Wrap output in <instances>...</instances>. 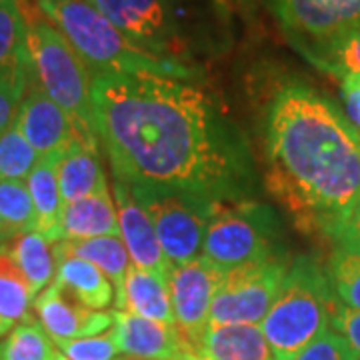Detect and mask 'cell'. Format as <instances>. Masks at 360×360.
<instances>
[{
    "mask_svg": "<svg viewBox=\"0 0 360 360\" xmlns=\"http://www.w3.org/2000/svg\"><path fill=\"white\" fill-rule=\"evenodd\" d=\"M96 136L118 182L224 202L245 176L243 146L202 90L158 72L92 75Z\"/></svg>",
    "mask_w": 360,
    "mask_h": 360,
    "instance_id": "6da1fadb",
    "label": "cell"
},
{
    "mask_svg": "<svg viewBox=\"0 0 360 360\" xmlns=\"http://www.w3.org/2000/svg\"><path fill=\"white\" fill-rule=\"evenodd\" d=\"M39 160V153L26 141L18 122L0 136V180L26 182Z\"/></svg>",
    "mask_w": 360,
    "mask_h": 360,
    "instance_id": "f1b7e54d",
    "label": "cell"
},
{
    "mask_svg": "<svg viewBox=\"0 0 360 360\" xmlns=\"http://www.w3.org/2000/svg\"><path fill=\"white\" fill-rule=\"evenodd\" d=\"M16 122L39 156L68 153L80 141L98 142L96 136H90L89 132L80 129L75 118L49 98L44 90L32 80L28 84Z\"/></svg>",
    "mask_w": 360,
    "mask_h": 360,
    "instance_id": "8fae6325",
    "label": "cell"
},
{
    "mask_svg": "<svg viewBox=\"0 0 360 360\" xmlns=\"http://www.w3.org/2000/svg\"><path fill=\"white\" fill-rule=\"evenodd\" d=\"M65 155L66 153H54V155L40 156L39 165L26 180L37 212V232H40L51 243L63 240L65 200L60 194L58 167Z\"/></svg>",
    "mask_w": 360,
    "mask_h": 360,
    "instance_id": "2e32d148",
    "label": "cell"
},
{
    "mask_svg": "<svg viewBox=\"0 0 360 360\" xmlns=\"http://www.w3.org/2000/svg\"><path fill=\"white\" fill-rule=\"evenodd\" d=\"M37 231V212L26 182L0 180V246Z\"/></svg>",
    "mask_w": 360,
    "mask_h": 360,
    "instance_id": "cb8c5ba5",
    "label": "cell"
},
{
    "mask_svg": "<svg viewBox=\"0 0 360 360\" xmlns=\"http://www.w3.org/2000/svg\"><path fill=\"white\" fill-rule=\"evenodd\" d=\"M116 210H118V224H120V238L129 250L130 260L134 266L146 270H155L160 274L170 276L172 264L165 255L158 243L155 224L146 208L136 200L129 184L115 182Z\"/></svg>",
    "mask_w": 360,
    "mask_h": 360,
    "instance_id": "9a60e30c",
    "label": "cell"
},
{
    "mask_svg": "<svg viewBox=\"0 0 360 360\" xmlns=\"http://www.w3.org/2000/svg\"><path fill=\"white\" fill-rule=\"evenodd\" d=\"M335 298L326 274L312 260L290 264L281 295L260 324L276 360H295L330 328Z\"/></svg>",
    "mask_w": 360,
    "mask_h": 360,
    "instance_id": "277c9868",
    "label": "cell"
},
{
    "mask_svg": "<svg viewBox=\"0 0 360 360\" xmlns=\"http://www.w3.org/2000/svg\"><path fill=\"white\" fill-rule=\"evenodd\" d=\"M314 63L342 78H360V30L321 52Z\"/></svg>",
    "mask_w": 360,
    "mask_h": 360,
    "instance_id": "4dcf8cb0",
    "label": "cell"
},
{
    "mask_svg": "<svg viewBox=\"0 0 360 360\" xmlns=\"http://www.w3.org/2000/svg\"><path fill=\"white\" fill-rule=\"evenodd\" d=\"M30 80L44 90L80 129L96 136L92 110V70L44 13L28 22ZM98 139V136H96Z\"/></svg>",
    "mask_w": 360,
    "mask_h": 360,
    "instance_id": "5b68a950",
    "label": "cell"
},
{
    "mask_svg": "<svg viewBox=\"0 0 360 360\" xmlns=\"http://www.w3.org/2000/svg\"><path fill=\"white\" fill-rule=\"evenodd\" d=\"M30 84V65L0 72V136L13 127Z\"/></svg>",
    "mask_w": 360,
    "mask_h": 360,
    "instance_id": "f546056e",
    "label": "cell"
},
{
    "mask_svg": "<svg viewBox=\"0 0 360 360\" xmlns=\"http://www.w3.org/2000/svg\"><path fill=\"white\" fill-rule=\"evenodd\" d=\"M180 360H212L205 356V354H198V352H191V354H186V356H182Z\"/></svg>",
    "mask_w": 360,
    "mask_h": 360,
    "instance_id": "74e56055",
    "label": "cell"
},
{
    "mask_svg": "<svg viewBox=\"0 0 360 360\" xmlns=\"http://www.w3.org/2000/svg\"><path fill=\"white\" fill-rule=\"evenodd\" d=\"M288 264L278 258L250 262L229 270L214 296L210 324H262L288 276Z\"/></svg>",
    "mask_w": 360,
    "mask_h": 360,
    "instance_id": "ba28073f",
    "label": "cell"
},
{
    "mask_svg": "<svg viewBox=\"0 0 360 360\" xmlns=\"http://www.w3.org/2000/svg\"><path fill=\"white\" fill-rule=\"evenodd\" d=\"M202 354L212 360H276L258 324H210Z\"/></svg>",
    "mask_w": 360,
    "mask_h": 360,
    "instance_id": "44dd1931",
    "label": "cell"
},
{
    "mask_svg": "<svg viewBox=\"0 0 360 360\" xmlns=\"http://www.w3.org/2000/svg\"><path fill=\"white\" fill-rule=\"evenodd\" d=\"M13 328H14L13 322H8L6 319H2V316H0V338H2L4 335H8Z\"/></svg>",
    "mask_w": 360,
    "mask_h": 360,
    "instance_id": "8d00e7d4",
    "label": "cell"
},
{
    "mask_svg": "<svg viewBox=\"0 0 360 360\" xmlns=\"http://www.w3.org/2000/svg\"><path fill=\"white\" fill-rule=\"evenodd\" d=\"M37 2H49V0H37Z\"/></svg>",
    "mask_w": 360,
    "mask_h": 360,
    "instance_id": "ab89813d",
    "label": "cell"
},
{
    "mask_svg": "<svg viewBox=\"0 0 360 360\" xmlns=\"http://www.w3.org/2000/svg\"><path fill=\"white\" fill-rule=\"evenodd\" d=\"M58 182L65 205L90 194L106 193L108 182L98 156V142H77L60 160Z\"/></svg>",
    "mask_w": 360,
    "mask_h": 360,
    "instance_id": "d6986e66",
    "label": "cell"
},
{
    "mask_svg": "<svg viewBox=\"0 0 360 360\" xmlns=\"http://www.w3.org/2000/svg\"><path fill=\"white\" fill-rule=\"evenodd\" d=\"M202 257L224 272L274 258L266 212L255 205L217 202L206 226Z\"/></svg>",
    "mask_w": 360,
    "mask_h": 360,
    "instance_id": "52a82bcc",
    "label": "cell"
},
{
    "mask_svg": "<svg viewBox=\"0 0 360 360\" xmlns=\"http://www.w3.org/2000/svg\"><path fill=\"white\" fill-rule=\"evenodd\" d=\"M11 257L22 270L30 288L39 296L56 278V252L54 243L44 238L40 232H28L6 245Z\"/></svg>",
    "mask_w": 360,
    "mask_h": 360,
    "instance_id": "603a6c76",
    "label": "cell"
},
{
    "mask_svg": "<svg viewBox=\"0 0 360 360\" xmlns=\"http://www.w3.org/2000/svg\"><path fill=\"white\" fill-rule=\"evenodd\" d=\"M226 272L205 257L188 264L172 266L170 295L180 335L194 352L202 354L205 335L210 326V310Z\"/></svg>",
    "mask_w": 360,
    "mask_h": 360,
    "instance_id": "30bf717a",
    "label": "cell"
},
{
    "mask_svg": "<svg viewBox=\"0 0 360 360\" xmlns=\"http://www.w3.org/2000/svg\"><path fill=\"white\" fill-rule=\"evenodd\" d=\"M40 11L77 49L92 75L98 72H158L186 77L176 60L158 56L134 44L90 0H49Z\"/></svg>",
    "mask_w": 360,
    "mask_h": 360,
    "instance_id": "3957f363",
    "label": "cell"
},
{
    "mask_svg": "<svg viewBox=\"0 0 360 360\" xmlns=\"http://www.w3.org/2000/svg\"><path fill=\"white\" fill-rule=\"evenodd\" d=\"M116 309L150 321L176 324L170 295V276L132 264L124 278V295Z\"/></svg>",
    "mask_w": 360,
    "mask_h": 360,
    "instance_id": "e0dca14e",
    "label": "cell"
},
{
    "mask_svg": "<svg viewBox=\"0 0 360 360\" xmlns=\"http://www.w3.org/2000/svg\"><path fill=\"white\" fill-rule=\"evenodd\" d=\"M333 238L338 246L352 248V250L360 252V198L356 200V205L348 210L347 217L340 220Z\"/></svg>",
    "mask_w": 360,
    "mask_h": 360,
    "instance_id": "e575fe53",
    "label": "cell"
},
{
    "mask_svg": "<svg viewBox=\"0 0 360 360\" xmlns=\"http://www.w3.org/2000/svg\"><path fill=\"white\" fill-rule=\"evenodd\" d=\"M295 360H360L342 336L328 328L312 345L304 348Z\"/></svg>",
    "mask_w": 360,
    "mask_h": 360,
    "instance_id": "d6a6232c",
    "label": "cell"
},
{
    "mask_svg": "<svg viewBox=\"0 0 360 360\" xmlns=\"http://www.w3.org/2000/svg\"><path fill=\"white\" fill-rule=\"evenodd\" d=\"M56 257H77L92 262L103 270L104 274L115 284L116 302L122 300L124 295V278L132 266L129 250L120 236H101V238H86V240H60L54 243Z\"/></svg>",
    "mask_w": 360,
    "mask_h": 360,
    "instance_id": "7402d4cb",
    "label": "cell"
},
{
    "mask_svg": "<svg viewBox=\"0 0 360 360\" xmlns=\"http://www.w3.org/2000/svg\"><path fill=\"white\" fill-rule=\"evenodd\" d=\"M326 278L333 295L348 309L360 310V252L336 246L328 260Z\"/></svg>",
    "mask_w": 360,
    "mask_h": 360,
    "instance_id": "83f0119b",
    "label": "cell"
},
{
    "mask_svg": "<svg viewBox=\"0 0 360 360\" xmlns=\"http://www.w3.org/2000/svg\"><path fill=\"white\" fill-rule=\"evenodd\" d=\"M116 345L122 354L139 360H180L194 352L176 324L156 322L127 310L115 312Z\"/></svg>",
    "mask_w": 360,
    "mask_h": 360,
    "instance_id": "5bb4252c",
    "label": "cell"
},
{
    "mask_svg": "<svg viewBox=\"0 0 360 360\" xmlns=\"http://www.w3.org/2000/svg\"><path fill=\"white\" fill-rule=\"evenodd\" d=\"M34 312L54 342L104 335L115 326V312L80 307L56 283L37 296Z\"/></svg>",
    "mask_w": 360,
    "mask_h": 360,
    "instance_id": "4fadbf2b",
    "label": "cell"
},
{
    "mask_svg": "<svg viewBox=\"0 0 360 360\" xmlns=\"http://www.w3.org/2000/svg\"><path fill=\"white\" fill-rule=\"evenodd\" d=\"M28 22L20 0H0V72L28 65Z\"/></svg>",
    "mask_w": 360,
    "mask_h": 360,
    "instance_id": "484cf974",
    "label": "cell"
},
{
    "mask_svg": "<svg viewBox=\"0 0 360 360\" xmlns=\"http://www.w3.org/2000/svg\"><path fill=\"white\" fill-rule=\"evenodd\" d=\"M342 96L347 104V112L352 124L360 129V78H345L342 80Z\"/></svg>",
    "mask_w": 360,
    "mask_h": 360,
    "instance_id": "d590c367",
    "label": "cell"
},
{
    "mask_svg": "<svg viewBox=\"0 0 360 360\" xmlns=\"http://www.w3.org/2000/svg\"><path fill=\"white\" fill-rule=\"evenodd\" d=\"M269 191L304 229L335 234L360 198V141L345 116L307 86L284 89L270 110Z\"/></svg>",
    "mask_w": 360,
    "mask_h": 360,
    "instance_id": "7a4b0ae2",
    "label": "cell"
},
{
    "mask_svg": "<svg viewBox=\"0 0 360 360\" xmlns=\"http://www.w3.org/2000/svg\"><path fill=\"white\" fill-rule=\"evenodd\" d=\"M58 348L39 321L16 324L0 342V360H56Z\"/></svg>",
    "mask_w": 360,
    "mask_h": 360,
    "instance_id": "4316f807",
    "label": "cell"
},
{
    "mask_svg": "<svg viewBox=\"0 0 360 360\" xmlns=\"http://www.w3.org/2000/svg\"><path fill=\"white\" fill-rule=\"evenodd\" d=\"M101 236H120L118 210L110 191L65 205L63 240H86Z\"/></svg>",
    "mask_w": 360,
    "mask_h": 360,
    "instance_id": "ffe728a7",
    "label": "cell"
},
{
    "mask_svg": "<svg viewBox=\"0 0 360 360\" xmlns=\"http://www.w3.org/2000/svg\"><path fill=\"white\" fill-rule=\"evenodd\" d=\"M281 25L314 60L360 30V0H274Z\"/></svg>",
    "mask_w": 360,
    "mask_h": 360,
    "instance_id": "9c48e42d",
    "label": "cell"
},
{
    "mask_svg": "<svg viewBox=\"0 0 360 360\" xmlns=\"http://www.w3.org/2000/svg\"><path fill=\"white\" fill-rule=\"evenodd\" d=\"M56 264L54 283L80 307L104 310L116 302L115 284L92 262L77 257H56Z\"/></svg>",
    "mask_w": 360,
    "mask_h": 360,
    "instance_id": "ac0fdd59",
    "label": "cell"
},
{
    "mask_svg": "<svg viewBox=\"0 0 360 360\" xmlns=\"http://www.w3.org/2000/svg\"><path fill=\"white\" fill-rule=\"evenodd\" d=\"M330 328L347 340L360 359V310L348 309L335 298L330 304Z\"/></svg>",
    "mask_w": 360,
    "mask_h": 360,
    "instance_id": "836d02e7",
    "label": "cell"
},
{
    "mask_svg": "<svg viewBox=\"0 0 360 360\" xmlns=\"http://www.w3.org/2000/svg\"><path fill=\"white\" fill-rule=\"evenodd\" d=\"M134 44L165 56L174 25V0H90Z\"/></svg>",
    "mask_w": 360,
    "mask_h": 360,
    "instance_id": "7c38bea8",
    "label": "cell"
},
{
    "mask_svg": "<svg viewBox=\"0 0 360 360\" xmlns=\"http://www.w3.org/2000/svg\"><path fill=\"white\" fill-rule=\"evenodd\" d=\"M37 302V295L14 262L6 246H0V316L13 322L32 321L30 309Z\"/></svg>",
    "mask_w": 360,
    "mask_h": 360,
    "instance_id": "d4e9b609",
    "label": "cell"
},
{
    "mask_svg": "<svg viewBox=\"0 0 360 360\" xmlns=\"http://www.w3.org/2000/svg\"><path fill=\"white\" fill-rule=\"evenodd\" d=\"M58 352L68 360H116L122 352L116 345L112 328L108 333L89 338H75V340H58L54 342Z\"/></svg>",
    "mask_w": 360,
    "mask_h": 360,
    "instance_id": "1f68e13d",
    "label": "cell"
},
{
    "mask_svg": "<svg viewBox=\"0 0 360 360\" xmlns=\"http://www.w3.org/2000/svg\"><path fill=\"white\" fill-rule=\"evenodd\" d=\"M132 193L150 214L158 243L172 266L202 257L206 226L217 200L167 188L134 186Z\"/></svg>",
    "mask_w": 360,
    "mask_h": 360,
    "instance_id": "8992f818",
    "label": "cell"
},
{
    "mask_svg": "<svg viewBox=\"0 0 360 360\" xmlns=\"http://www.w3.org/2000/svg\"><path fill=\"white\" fill-rule=\"evenodd\" d=\"M56 360H68V359H66L65 354H60V352H58V356H56Z\"/></svg>",
    "mask_w": 360,
    "mask_h": 360,
    "instance_id": "f35d334b",
    "label": "cell"
}]
</instances>
